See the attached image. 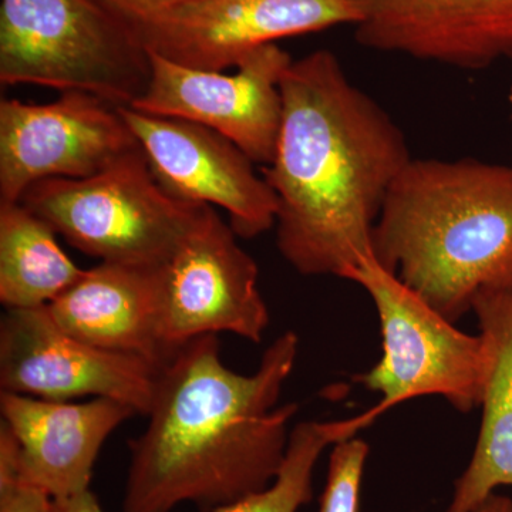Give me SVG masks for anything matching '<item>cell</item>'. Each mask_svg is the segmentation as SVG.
<instances>
[{
	"label": "cell",
	"mask_w": 512,
	"mask_h": 512,
	"mask_svg": "<svg viewBox=\"0 0 512 512\" xmlns=\"http://www.w3.org/2000/svg\"><path fill=\"white\" fill-rule=\"evenodd\" d=\"M288 330L251 375L222 362L218 335L178 348L157 377L143 434L130 441L123 512H215L265 490L281 470L298 404L279 406L298 359Z\"/></svg>",
	"instance_id": "cell-1"
},
{
	"label": "cell",
	"mask_w": 512,
	"mask_h": 512,
	"mask_svg": "<svg viewBox=\"0 0 512 512\" xmlns=\"http://www.w3.org/2000/svg\"><path fill=\"white\" fill-rule=\"evenodd\" d=\"M281 93L278 146L262 170L278 200L276 245L299 274L343 279L373 256L384 201L413 160L409 144L330 50L293 60Z\"/></svg>",
	"instance_id": "cell-2"
},
{
	"label": "cell",
	"mask_w": 512,
	"mask_h": 512,
	"mask_svg": "<svg viewBox=\"0 0 512 512\" xmlns=\"http://www.w3.org/2000/svg\"><path fill=\"white\" fill-rule=\"evenodd\" d=\"M372 254L453 323L481 292L512 288V165L413 158L384 201Z\"/></svg>",
	"instance_id": "cell-3"
},
{
	"label": "cell",
	"mask_w": 512,
	"mask_h": 512,
	"mask_svg": "<svg viewBox=\"0 0 512 512\" xmlns=\"http://www.w3.org/2000/svg\"><path fill=\"white\" fill-rule=\"evenodd\" d=\"M133 28L97 0H2L0 83L84 92L130 107L150 83Z\"/></svg>",
	"instance_id": "cell-4"
},
{
	"label": "cell",
	"mask_w": 512,
	"mask_h": 512,
	"mask_svg": "<svg viewBox=\"0 0 512 512\" xmlns=\"http://www.w3.org/2000/svg\"><path fill=\"white\" fill-rule=\"evenodd\" d=\"M20 202L83 254L141 268L167 262L212 208L168 194L143 148L92 177L39 181Z\"/></svg>",
	"instance_id": "cell-5"
},
{
	"label": "cell",
	"mask_w": 512,
	"mask_h": 512,
	"mask_svg": "<svg viewBox=\"0 0 512 512\" xmlns=\"http://www.w3.org/2000/svg\"><path fill=\"white\" fill-rule=\"evenodd\" d=\"M343 279L362 286L379 315L382 359L355 377L382 396L366 410L373 420L424 396L444 397L461 413L480 406L488 367L483 336L458 330L373 256L350 268Z\"/></svg>",
	"instance_id": "cell-6"
},
{
	"label": "cell",
	"mask_w": 512,
	"mask_h": 512,
	"mask_svg": "<svg viewBox=\"0 0 512 512\" xmlns=\"http://www.w3.org/2000/svg\"><path fill=\"white\" fill-rule=\"evenodd\" d=\"M214 207L157 268L158 323L174 353L201 336L231 333L261 343L271 322L255 259Z\"/></svg>",
	"instance_id": "cell-7"
},
{
	"label": "cell",
	"mask_w": 512,
	"mask_h": 512,
	"mask_svg": "<svg viewBox=\"0 0 512 512\" xmlns=\"http://www.w3.org/2000/svg\"><path fill=\"white\" fill-rule=\"evenodd\" d=\"M141 148L120 107L90 93L52 103L0 101V204L49 178L92 177Z\"/></svg>",
	"instance_id": "cell-8"
},
{
	"label": "cell",
	"mask_w": 512,
	"mask_h": 512,
	"mask_svg": "<svg viewBox=\"0 0 512 512\" xmlns=\"http://www.w3.org/2000/svg\"><path fill=\"white\" fill-rule=\"evenodd\" d=\"M147 90L130 109L150 116L192 121L217 131L255 164L274 161L282 123V76L293 62L271 43L239 60L227 74L183 66L147 50Z\"/></svg>",
	"instance_id": "cell-9"
},
{
	"label": "cell",
	"mask_w": 512,
	"mask_h": 512,
	"mask_svg": "<svg viewBox=\"0 0 512 512\" xmlns=\"http://www.w3.org/2000/svg\"><path fill=\"white\" fill-rule=\"evenodd\" d=\"M158 373L141 357L73 338L53 322L45 306L6 309L0 320V392L52 402L107 397L147 416Z\"/></svg>",
	"instance_id": "cell-10"
},
{
	"label": "cell",
	"mask_w": 512,
	"mask_h": 512,
	"mask_svg": "<svg viewBox=\"0 0 512 512\" xmlns=\"http://www.w3.org/2000/svg\"><path fill=\"white\" fill-rule=\"evenodd\" d=\"M359 19L355 0H192L133 30L175 63L225 72L258 47Z\"/></svg>",
	"instance_id": "cell-11"
},
{
	"label": "cell",
	"mask_w": 512,
	"mask_h": 512,
	"mask_svg": "<svg viewBox=\"0 0 512 512\" xmlns=\"http://www.w3.org/2000/svg\"><path fill=\"white\" fill-rule=\"evenodd\" d=\"M168 194L194 204L220 207L239 238L254 239L275 227L278 200L254 161L227 137L180 119L120 107Z\"/></svg>",
	"instance_id": "cell-12"
},
{
	"label": "cell",
	"mask_w": 512,
	"mask_h": 512,
	"mask_svg": "<svg viewBox=\"0 0 512 512\" xmlns=\"http://www.w3.org/2000/svg\"><path fill=\"white\" fill-rule=\"evenodd\" d=\"M356 39L463 70L512 60V0H355Z\"/></svg>",
	"instance_id": "cell-13"
},
{
	"label": "cell",
	"mask_w": 512,
	"mask_h": 512,
	"mask_svg": "<svg viewBox=\"0 0 512 512\" xmlns=\"http://www.w3.org/2000/svg\"><path fill=\"white\" fill-rule=\"evenodd\" d=\"M0 413L19 476L53 500L90 490L101 447L137 414L107 397L70 403L9 392H0Z\"/></svg>",
	"instance_id": "cell-14"
},
{
	"label": "cell",
	"mask_w": 512,
	"mask_h": 512,
	"mask_svg": "<svg viewBox=\"0 0 512 512\" xmlns=\"http://www.w3.org/2000/svg\"><path fill=\"white\" fill-rule=\"evenodd\" d=\"M45 308L87 345L141 357L160 370L173 356L158 323L157 268L100 262Z\"/></svg>",
	"instance_id": "cell-15"
},
{
	"label": "cell",
	"mask_w": 512,
	"mask_h": 512,
	"mask_svg": "<svg viewBox=\"0 0 512 512\" xmlns=\"http://www.w3.org/2000/svg\"><path fill=\"white\" fill-rule=\"evenodd\" d=\"M488 352L480 434L454 484L447 512H471L500 487H512V288L485 291L473 309Z\"/></svg>",
	"instance_id": "cell-16"
},
{
	"label": "cell",
	"mask_w": 512,
	"mask_h": 512,
	"mask_svg": "<svg viewBox=\"0 0 512 512\" xmlns=\"http://www.w3.org/2000/svg\"><path fill=\"white\" fill-rule=\"evenodd\" d=\"M57 232L22 202L0 204V302L5 309L42 308L82 276Z\"/></svg>",
	"instance_id": "cell-17"
},
{
	"label": "cell",
	"mask_w": 512,
	"mask_h": 512,
	"mask_svg": "<svg viewBox=\"0 0 512 512\" xmlns=\"http://www.w3.org/2000/svg\"><path fill=\"white\" fill-rule=\"evenodd\" d=\"M366 413L348 420L301 421L289 436L285 460L265 490L215 512H298L312 500V478L326 447L352 439L372 424Z\"/></svg>",
	"instance_id": "cell-18"
},
{
	"label": "cell",
	"mask_w": 512,
	"mask_h": 512,
	"mask_svg": "<svg viewBox=\"0 0 512 512\" xmlns=\"http://www.w3.org/2000/svg\"><path fill=\"white\" fill-rule=\"evenodd\" d=\"M367 456L369 444L356 437L333 446L319 512H359Z\"/></svg>",
	"instance_id": "cell-19"
},
{
	"label": "cell",
	"mask_w": 512,
	"mask_h": 512,
	"mask_svg": "<svg viewBox=\"0 0 512 512\" xmlns=\"http://www.w3.org/2000/svg\"><path fill=\"white\" fill-rule=\"evenodd\" d=\"M0 512H53V498L19 476L5 440H0Z\"/></svg>",
	"instance_id": "cell-20"
},
{
	"label": "cell",
	"mask_w": 512,
	"mask_h": 512,
	"mask_svg": "<svg viewBox=\"0 0 512 512\" xmlns=\"http://www.w3.org/2000/svg\"><path fill=\"white\" fill-rule=\"evenodd\" d=\"M97 2L134 28L192 0H97Z\"/></svg>",
	"instance_id": "cell-21"
},
{
	"label": "cell",
	"mask_w": 512,
	"mask_h": 512,
	"mask_svg": "<svg viewBox=\"0 0 512 512\" xmlns=\"http://www.w3.org/2000/svg\"><path fill=\"white\" fill-rule=\"evenodd\" d=\"M53 512H104L92 491L53 500Z\"/></svg>",
	"instance_id": "cell-22"
},
{
	"label": "cell",
	"mask_w": 512,
	"mask_h": 512,
	"mask_svg": "<svg viewBox=\"0 0 512 512\" xmlns=\"http://www.w3.org/2000/svg\"><path fill=\"white\" fill-rule=\"evenodd\" d=\"M471 512H512V500L507 495L494 493Z\"/></svg>",
	"instance_id": "cell-23"
},
{
	"label": "cell",
	"mask_w": 512,
	"mask_h": 512,
	"mask_svg": "<svg viewBox=\"0 0 512 512\" xmlns=\"http://www.w3.org/2000/svg\"><path fill=\"white\" fill-rule=\"evenodd\" d=\"M508 104H510L511 116H512V84H511L510 93H508Z\"/></svg>",
	"instance_id": "cell-24"
}]
</instances>
